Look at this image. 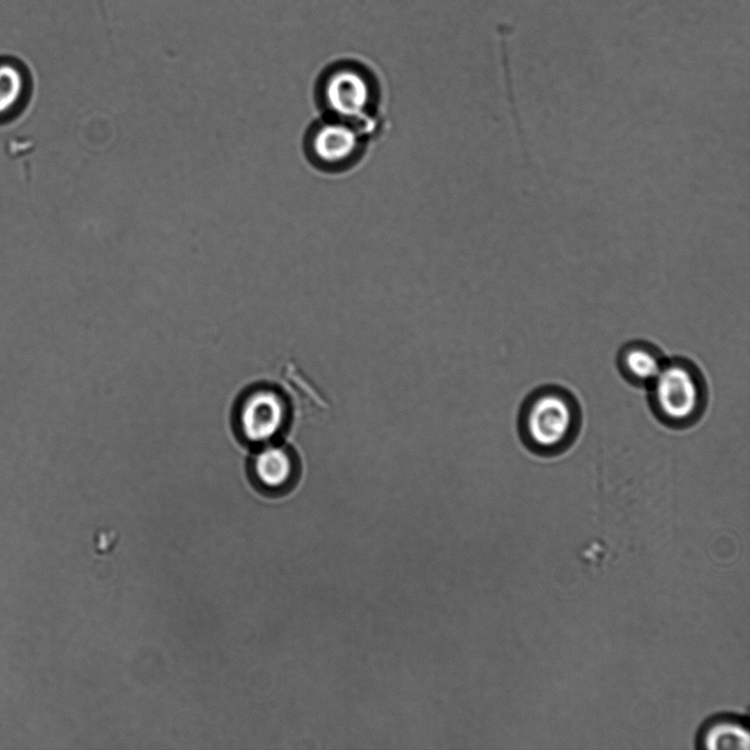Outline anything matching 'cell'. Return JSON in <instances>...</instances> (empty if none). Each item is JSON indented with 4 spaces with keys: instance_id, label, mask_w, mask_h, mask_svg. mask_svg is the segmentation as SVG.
<instances>
[{
    "instance_id": "obj_1",
    "label": "cell",
    "mask_w": 750,
    "mask_h": 750,
    "mask_svg": "<svg viewBox=\"0 0 750 750\" xmlns=\"http://www.w3.org/2000/svg\"><path fill=\"white\" fill-rule=\"evenodd\" d=\"M582 426L579 401L568 389L545 384L533 390L519 411L518 430L529 451L555 457L567 451Z\"/></svg>"
},
{
    "instance_id": "obj_2",
    "label": "cell",
    "mask_w": 750,
    "mask_h": 750,
    "mask_svg": "<svg viewBox=\"0 0 750 750\" xmlns=\"http://www.w3.org/2000/svg\"><path fill=\"white\" fill-rule=\"evenodd\" d=\"M315 102L321 116L373 133L380 123L383 97L378 81L359 64L337 63L320 76Z\"/></svg>"
},
{
    "instance_id": "obj_3",
    "label": "cell",
    "mask_w": 750,
    "mask_h": 750,
    "mask_svg": "<svg viewBox=\"0 0 750 750\" xmlns=\"http://www.w3.org/2000/svg\"><path fill=\"white\" fill-rule=\"evenodd\" d=\"M647 389L651 412L667 427L689 428L695 425L706 411V380L701 369L685 357L665 358Z\"/></svg>"
},
{
    "instance_id": "obj_4",
    "label": "cell",
    "mask_w": 750,
    "mask_h": 750,
    "mask_svg": "<svg viewBox=\"0 0 750 750\" xmlns=\"http://www.w3.org/2000/svg\"><path fill=\"white\" fill-rule=\"evenodd\" d=\"M371 135L352 124L320 115L305 130L302 150L309 164L320 172L340 175L361 161Z\"/></svg>"
},
{
    "instance_id": "obj_5",
    "label": "cell",
    "mask_w": 750,
    "mask_h": 750,
    "mask_svg": "<svg viewBox=\"0 0 750 750\" xmlns=\"http://www.w3.org/2000/svg\"><path fill=\"white\" fill-rule=\"evenodd\" d=\"M287 407L281 395L271 389L250 391L238 407V427L248 441L265 443L283 427Z\"/></svg>"
},
{
    "instance_id": "obj_6",
    "label": "cell",
    "mask_w": 750,
    "mask_h": 750,
    "mask_svg": "<svg viewBox=\"0 0 750 750\" xmlns=\"http://www.w3.org/2000/svg\"><path fill=\"white\" fill-rule=\"evenodd\" d=\"M664 357L659 347L647 340H631L617 354V368L634 387L647 388L661 369Z\"/></svg>"
},
{
    "instance_id": "obj_7",
    "label": "cell",
    "mask_w": 750,
    "mask_h": 750,
    "mask_svg": "<svg viewBox=\"0 0 750 750\" xmlns=\"http://www.w3.org/2000/svg\"><path fill=\"white\" fill-rule=\"evenodd\" d=\"M31 80L25 66L12 57H0V122L15 116L25 105Z\"/></svg>"
},
{
    "instance_id": "obj_8",
    "label": "cell",
    "mask_w": 750,
    "mask_h": 750,
    "mask_svg": "<svg viewBox=\"0 0 750 750\" xmlns=\"http://www.w3.org/2000/svg\"><path fill=\"white\" fill-rule=\"evenodd\" d=\"M253 469L259 485L268 491H279L290 483L294 466L287 449L267 446L255 456Z\"/></svg>"
},
{
    "instance_id": "obj_9",
    "label": "cell",
    "mask_w": 750,
    "mask_h": 750,
    "mask_svg": "<svg viewBox=\"0 0 750 750\" xmlns=\"http://www.w3.org/2000/svg\"><path fill=\"white\" fill-rule=\"evenodd\" d=\"M750 736L737 717L720 716L709 720L698 736L699 743L707 749H747Z\"/></svg>"
}]
</instances>
